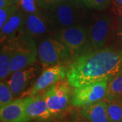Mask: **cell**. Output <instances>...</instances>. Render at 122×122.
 Returning a JSON list of instances; mask_svg holds the SVG:
<instances>
[{
  "instance_id": "1",
  "label": "cell",
  "mask_w": 122,
  "mask_h": 122,
  "mask_svg": "<svg viewBox=\"0 0 122 122\" xmlns=\"http://www.w3.org/2000/svg\"><path fill=\"white\" fill-rule=\"evenodd\" d=\"M122 71V51L104 48L74 58L67 67L66 80L79 87L98 81L111 80Z\"/></svg>"
},
{
  "instance_id": "2",
  "label": "cell",
  "mask_w": 122,
  "mask_h": 122,
  "mask_svg": "<svg viewBox=\"0 0 122 122\" xmlns=\"http://www.w3.org/2000/svg\"><path fill=\"white\" fill-rule=\"evenodd\" d=\"M9 40L12 41L14 46L10 66V74L35 63L38 56V48L25 27L16 37Z\"/></svg>"
},
{
  "instance_id": "3",
  "label": "cell",
  "mask_w": 122,
  "mask_h": 122,
  "mask_svg": "<svg viewBox=\"0 0 122 122\" xmlns=\"http://www.w3.org/2000/svg\"><path fill=\"white\" fill-rule=\"evenodd\" d=\"M46 12V16L51 27H54L56 30L81 25L80 23L85 18L83 9L74 0H69L57 5Z\"/></svg>"
},
{
  "instance_id": "4",
  "label": "cell",
  "mask_w": 122,
  "mask_h": 122,
  "mask_svg": "<svg viewBox=\"0 0 122 122\" xmlns=\"http://www.w3.org/2000/svg\"><path fill=\"white\" fill-rule=\"evenodd\" d=\"M54 38L65 46L71 59L73 60L85 52L88 39V29L82 25H76L58 29Z\"/></svg>"
},
{
  "instance_id": "5",
  "label": "cell",
  "mask_w": 122,
  "mask_h": 122,
  "mask_svg": "<svg viewBox=\"0 0 122 122\" xmlns=\"http://www.w3.org/2000/svg\"><path fill=\"white\" fill-rule=\"evenodd\" d=\"M38 56L44 67L59 65L62 62L71 59L65 46L55 38L43 39L38 46Z\"/></svg>"
},
{
  "instance_id": "6",
  "label": "cell",
  "mask_w": 122,
  "mask_h": 122,
  "mask_svg": "<svg viewBox=\"0 0 122 122\" xmlns=\"http://www.w3.org/2000/svg\"><path fill=\"white\" fill-rule=\"evenodd\" d=\"M109 80L103 79L83 86L75 87L71 104L76 107H83L106 98Z\"/></svg>"
},
{
  "instance_id": "7",
  "label": "cell",
  "mask_w": 122,
  "mask_h": 122,
  "mask_svg": "<svg viewBox=\"0 0 122 122\" xmlns=\"http://www.w3.org/2000/svg\"><path fill=\"white\" fill-rule=\"evenodd\" d=\"M69 86L68 81L63 79L48 87L43 93L52 116L61 113L68 107L71 100Z\"/></svg>"
},
{
  "instance_id": "8",
  "label": "cell",
  "mask_w": 122,
  "mask_h": 122,
  "mask_svg": "<svg viewBox=\"0 0 122 122\" xmlns=\"http://www.w3.org/2000/svg\"><path fill=\"white\" fill-rule=\"evenodd\" d=\"M111 28L112 20L109 16L103 14L95 18L88 29L87 44L84 53L105 48Z\"/></svg>"
},
{
  "instance_id": "9",
  "label": "cell",
  "mask_w": 122,
  "mask_h": 122,
  "mask_svg": "<svg viewBox=\"0 0 122 122\" xmlns=\"http://www.w3.org/2000/svg\"><path fill=\"white\" fill-rule=\"evenodd\" d=\"M66 73L67 68L60 64L47 67L42 71L30 90L24 92L22 96L38 94L40 92L46 90L53 84L65 79L66 77Z\"/></svg>"
},
{
  "instance_id": "10",
  "label": "cell",
  "mask_w": 122,
  "mask_h": 122,
  "mask_svg": "<svg viewBox=\"0 0 122 122\" xmlns=\"http://www.w3.org/2000/svg\"><path fill=\"white\" fill-rule=\"evenodd\" d=\"M41 69L37 65L26 66L13 73L8 83L12 92L14 98L23 94V92L30 86L39 75Z\"/></svg>"
},
{
  "instance_id": "11",
  "label": "cell",
  "mask_w": 122,
  "mask_h": 122,
  "mask_svg": "<svg viewBox=\"0 0 122 122\" xmlns=\"http://www.w3.org/2000/svg\"><path fill=\"white\" fill-rule=\"evenodd\" d=\"M26 97L13 100L0 109L1 122H28L30 119L26 113Z\"/></svg>"
},
{
  "instance_id": "12",
  "label": "cell",
  "mask_w": 122,
  "mask_h": 122,
  "mask_svg": "<svg viewBox=\"0 0 122 122\" xmlns=\"http://www.w3.org/2000/svg\"><path fill=\"white\" fill-rule=\"evenodd\" d=\"M25 110L30 120L33 119L46 120L52 117L44 94L26 96Z\"/></svg>"
},
{
  "instance_id": "13",
  "label": "cell",
  "mask_w": 122,
  "mask_h": 122,
  "mask_svg": "<svg viewBox=\"0 0 122 122\" xmlns=\"http://www.w3.org/2000/svg\"><path fill=\"white\" fill-rule=\"evenodd\" d=\"M25 29L33 37H39L46 35L51 25L47 17L42 14H26L25 16Z\"/></svg>"
},
{
  "instance_id": "14",
  "label": "cell",
  "mask_w": 122,
  "mask_h": 122,
  "mask_svg": "<svg viewBox=\"0 0 122 122\" xmlns=\"http://www.w3.org/2000/svg\"><path fill=\"white\" fill-rule=\"evenodd\" d=\"M81 114L90 122H112L107 110V101L100 100L81 107Z\"/></svg>"
},
{
  "instance_id": "15",
  "label": "cell",
  "mask_w": 122,
  "mask_h": 122,
  "mask_svg": "<svg viewBox=\"0 0 122 122\" xmlns=\"http://www.w3.org/2000/svg\"><path fill=\"white\" fill-rule=\"evenodd\" d=\"M25 17L21 12L17 11L12 17L9 18L1 29V44L16 37L25 29Z\"/></svg>"
},
{
  "instance_id": "16",
  "label": "cell",
  "mask_w": 122,
  "mask_h": 122,
  "mask_svg": "<svg viewBox=\"0 0 122 122\" xmlns=\"http://www.w3.org/2000/svg\"><path fill=\"white\" fill-rule=\"evenodd\" d=\"M14 46L11 40H8L1 46L0 52V79L4 80L10 75V62L12 56Z\"/></svg>"
},
{
  "instance_id": "17",
  "label": "cell",
  "mask_w": 122,
  "mask_h": 122,
  "mask_svg": "<svg viewBox=\"0 0 122 122\" xmlns=\"http://www.w3.org/2000/svg\"><path fill=\"white\" fill-rule=\"evenodd\" d=\"M122 98V71L109 81L106 100H115Z\"/></svg>"
},
{
  "instance_id": "18",
  "label": "cell",
  "mask_w": 122,
  "mask_h": 122,
  "mask_svg": "<svg viewBox=\"0 0 122 122\" xmlns=\"http://www.w3.org/2000/svg\"><path fill=\"white\" fill-rule=\"evenodd\" d=\"M107 110L112 122H122V100L118 98L107 101Z\"/></svg>"
},
{
  "instance_id": "19",
  "label": "cell",
  "mask_w": 122,
  "mask_h": 122,
  "mask_svg": "<svg viewBox=\"0 0 122 122\" xmlns=\"http://www.w3.org/2000/svg\"><path fill=\"white\" fill-rule=\"evenodd\" d=\"M14 96L8 81H1L0 83V108L13 101Z\"/></svg>"
},
{
  "instance_id": "20",
  "label": "cell",
  "mask_w": 122,
  "mask_h": 122,
  "mask_svg": "<svg viewBox=\"0 0 122 122\" xmlns=\"http://www.w3.org/2000/svg\"><path fill=\"white\" fill-rule=\"evenodd\" d=\"M17 11L18 8L16 4L0 8V29L3 27L7 20Z\"/></svg>"
},
{
  "instance_id": "21",
  "label": "cell",
  "mask_w": 122,
  "mask_h": 122,
  "mask_svg": "<svg viewBox=\"0 0 122 122\" xmlns=\"http://www.w3.org/2000/svg\"><path fill=\"white\" fill-rule=\"evenodd\" d=\"M81 1L88 8L102 10L109 5L110 0H77Z\"/></svg>"
},
{
  "instance_id": "22",
  "label": "cell",
  "mask_w": 122,
  "mask_h": 122,
  "mask_svg": "<svg viewBox=\"0 0 122 122\" xmlns=\"http://www.w3.org/2000/svg\"><path fill=\"white\" fill-rule=\"evenodd\" d=\"M20 4L22 10L26 14L38 12L36 5V0H20Z\"/></svg>"
},
{
  "instance_id": "23",
  "label": "cell",
  "mask_w": 122,
  "mask_h": 122,
  "mask_svg": "<svg viewBox=\"0 0 122 122\" xmlns=\"http://www.w3.org/2000/svg\"><path fill=\"white\" fill-rule=\"evenodd\" d=\"M69 0H37V3L40 8L47 11L57 5H59Z\"/></svg>"
},
{
  "instance_id": "24",
  "label": "cell",
  "mask_w": 122,
  "mask_h": 122,
  "mask_svg": "<svg viewBox=\"0 0 122 122\" xmlns=\"http://www.w3.org/2000/svg\"><path fill=\"white\" fill-rule=\"evenodd\" d=\"M20 0H0V8H3L7 6L16 5Z\"/></svg>"
},
{
  "instance_id": "25",
  "label": "cell",
  "mask_w": 122,
  "mask_h": 122,
  "mask_svg": "<svg viewBox=\"0 0 122 122\" xmlns=\"http://www.w3.org/2000/svg\"><path fill=\"white\" fill-rule=\"evenodd\" d=\"M113 11L119 18L122 21V6L120 5L115 4L113 6Z\"/></svg>"
},
{
  "instance_id": "26",
  "label": "cell",
  "mask_w": 122,
  "mask_h": 122,
  "mask_svg": "<svg viewBox=\"0 0 122 122\" xmlns=\"http://www.w3.org/2000/svg\"><path fill=\"white\" fill-rule=\"evenodd\" d=\"M115 34H116V36H117V39H119V41L122 43V26H120L119 28H118Z\"/></svg>"
},
{
  "instance_id": "27",
  "label": "cell",
  "mask_w": 122,
  "mask_h": 122,
  "mask_svg": "<svg viewBox=\"0 0 122 122\" xmlns=\"http://www.w3.org/2000/svg\"><path fill=\"white\" fill-rule=\"evenodd\" d=\"M115 1L116 2L117 4L120 5L122 6V0H115Z\"/></svg>"
},
{
  "instance_id": "28",
  "label": "cell",
  "mask_w": 122,
  "mask_h": 122,
  "mask_svg": "<svg viewBox=\"0 0 122 122\" xmlns=\"http://www.w3.org/2000/svg\"></svg>"
}]
</instances>
